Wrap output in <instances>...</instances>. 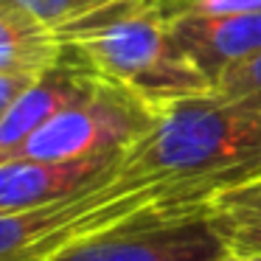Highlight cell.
Masks as SVG:
<instances>
[{
	"label": "cell",
	"instance_id": "6da1fadb",
	"mask_svg": "<svg viewBox=\"0 0 261 261\" xmlns=\"http://www.w3.org/2000/svg\"><path fill=\"white\" fill-rule=\"evenodd\" d=\"M222 180L132 177L23 211H0V261H48L87 239L141 225L205 219V202Z\"/></svg>",
	"mask_w": 261,
	"mask_h": 261
},
{
	"label": "cell",
	"instance_id": "7a4b0ae2",
	"mask_svg": "<svg viewBox=\"0 0 261 261\" xmlns=\"http://www.w3.org/2000/svg\"><path fill=\"white\" fill-rule=\"evenodd\" d=\"M65 51L98 79L138 96L152 110L211 93L208 76L182 54L154 0H121L59 29Z\"/></svg>",
	"mask_w": 261,
	"mask_h": 261
},
{
	"label": "cell",
	"instance_id": "3957f363",
	"mask_svg": "<svg viewBox=\"0 0 261 261\" xmlns=\"http://www.w3.org/2000/svg\"><path fill=\"white\" fill-rule=\"evenodd\" d=\"M261 171V113L216 90L169 104L126 154L132 177H202L230 182Z\"/></svg>",
	"mask_w": 261,
	"mask_h": 261
},
{
	"label": "cell",
	"instance_id": "277c9868",
	"mask_svg": "<svg viewBox=\"0 0 261 261\" xmlns=\"http://www.w3.org/2000/svg\"><path fill=\"white\" fill-rule=\"evenodd\" d=\"M154 124L158 110L101 79L90 96L51 118L12 158L85 160L101 154H129L154 129Z\"/></svg>",
	"mask_w": 261,
	"mask_h": 261
},
{
	"label": "cell",
	"instance_id": "5b68a950",
	"mask_svg": "<svg viewBox=\"0 0 261 261\" xmlns=\"http://www.w3.org/2000/svg\"><path fill=\"white\" fill-rule=\"evenodd\" d=\"M227 255L205 219L121 227L87 239L48 261H222Z\"/></svg>",
	"mask_w": 261,
	"mask_h": 261
},
{
	"label": "cell",
	"instance_id": "8992f818",
	"mask_svg": "<svg viewBox=\"0 0 261 261\" xmlns=\"http://www.w3.org/2000/svg\"><path fill=\"white\" fill-rule=\"evenodd\" d=\"M126 154H101L85 160L12 158L0 163V211H23L70 197L107 182L124 171Z\"/></svg>",
	"mask_w": 261,
	"mask_h": 261
},
{
	"label": "cell",
	"instance_id": "52a82bcc",
	"mask_svg": "<svg viewBox=\"0 0 261 261\" xmlns=\"http://www.w3.org/2000/svg\"><path fill=\"white\" fill-rule=\"evenodd\" d=\"M98 82L101 79L79 57L65 51L62 62L37 76L9 107L6 118L0 121V163L12 158L34 132H40L62 110L90 96Z\"/></svg>",
	"mask_w": 261,
	"mask_h": 261
},
{
	"label": "cell",
	"instance_id": "ba28073f",
	"mask_svg": "<svg viewBox=\"0 0 261 261\" xmlns=\"http://www.w3.org/2000/svg\"><path fill=\"white\" fill-rule=\"evenodd\" d=\"M171 34L188 59L216 85L225 70L261 54V12L188 14L169 20Z\"/></svg>",
	"mask_w": 261,
	"mask_h": 261
},
{
	"label": "cell",
	"instance_id": "9c48e42d",
	"mask_svg": "<svg viewBox=\"0 0 261 261\" xmlns=\"http://www.w3.org/2000/svg\"><path fill=\"white\" fill-rule=\"evenodd\" d=\"M65 57V42L54 25L14 0H0V76L37 79Z\"/></svg>",
	"mask_w": 261,
	"mask_h": 261
},
{
	"label": "cell",
	"instance_id": "30bf717a",
	"mask_svg": "<svg viewBox=\"0 0 261 261\" xmlns=\"http://www.w3.org/2000/svg\"><path fill=\"white\" fill-rule=\"evenodd\" d=\"M205 222L227 253H261V171L216 188L205 202Z\"/></svg>",
	"mask_w": 261,
	"mask_h": 261
},
{
	"label": "cell",
	"instance_id": "8fae6325",
	"mask_svg": "<svg viewBox=\"0 0 261 261\" xmlns=\"http://www.w3.org/2000/svg\"><path fill=\"white\" fill-rule=\"evenodd\" d=\"M214 90L219 96L239 101L244 107H253L261 113V54L244 59L242 65L225 70V73L216 79Z\"/></svg>",
	"mask_w": 261,
	"mask_h": 261
},
{
	"label": "cell",
	"instance_id": "7c38bea8",
	"mask_svg": "<svg viewBox=\"0 0 261 261\" xmlns=\"http://www.w3.org/2000/svg\"><path fill=\"white\" fill-rule=\"evenodd\" d=\"M14 3L25 6L29 12H34L40 20H45L48 25L59 31L93 12H101L113 3H121V0H14Z\"/></svg>",
	"mask_w": 261,
	"mask_h": 261
},
{
	"label": "cell",
	"instance_id": "4fadbf2b",
	"mask_svg": "<svg viewBox=\"0 0 261 261\" xmlns=\"http://www.w3.org/2000/svg\"><path fill=\"white\" fill-rule=\"evenodd\" d=\"M166 20L188 14H250L261 12V0H154Z\"/></svg>",
	"mask_w": 261,
	"mask_h": 261
},
{
	"label": "cell",
	"instance_id": "5bb4252c",
	"mask_svg": "<svg viewBox=\"0 0 261 261\" xmlns=\"http://www.w3.org/2000/svg\"><path fill=\"white\" fill-rule=\"evenodd\" d=\"M34 79H23V76H0V121L6 118L9 107L17 101V96L31 85Z\"/></svg>",
	"mask_w": 261,
	"mask_h": 261
},
{
	"label": "cell",
	"instance_id": "9a60e30c",
	"mask_svg": "<svg viewBox=\"0 0 261 261\" xmlns=\"http://www.w3.org/2000/svg\"><path fill=\"white\" fill-rule=\"evenodd\" d=\"M222 261H261V253H253V255H236V253H227Z\"/></svg>",
	"mask_w": 261,
	"mask_h": 261
}]
</instances>
